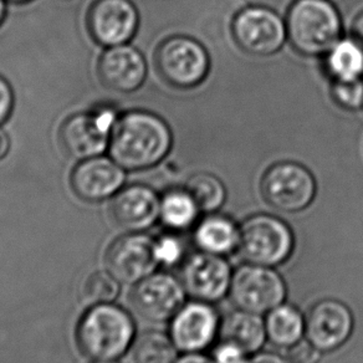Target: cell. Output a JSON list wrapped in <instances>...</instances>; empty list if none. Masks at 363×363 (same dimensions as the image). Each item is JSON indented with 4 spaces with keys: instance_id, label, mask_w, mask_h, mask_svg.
Wrapping results in <instances>:
<instances>
[{
    "instance_id": "cell-1",
    "label": "cell",
    "mask_w": 363,
    "mask_h": 363,
    "mask_svg": "<svg viewBox=\"0 0 363 363\" xmlns=\"http://www.w3.org/2000/svg\"><path fill=\"white\" fill-rule=\"evenodd\" d=\"M172 146L171 128L162 117L133 110L121 113L112 132L108 152L125 171H145L160 164Z\"/></svg>"
},
{
    "instance_id": "cell-2",
    "label": "cell",
    "mask_w": 363,
    "mask_h": 363,
    "mask_svg": "<svg viewBox=\"0 0 363 363\" xmlns=\"http://www.w3.org/2000/svg\"><path fill=\"white\" fill-rule=\"evenodd\" d=\"M136 325L125 308L113 303L92 305L76 328V343L92 361H116L133 346Z\"/></svg>"
},
{
    "instance_id": "cell-3",
    "label": "cell",
    "mask_w": 363,
    "mask_h": 363,
    "mask_svg": "<svg viewBox=\"0 0 363 363\" xmlns=\"http://www.w3.org/2000/svg\"><path fill=\"white\" fill-rule=\"evenodd\" d=\"M285 23L294 50L308 57L326 55L342 35V19L330 0H295Z\"/></svg>"
},
{
    "instance_id": "cell-4",
    "label": "cell",
    "mask_w": 363,
    "mask_h": 363,
    "mask_svg": "<svg viewBox=\"0 0 363 363\" xmlns=\"http://www.w3.org/2000/svg\"><path fill=\"white\" fill-rule=\"evenodd\" d=\"M121 113L112 104H99L89 111L66 118L59 133L67 156L84 161L108 150L112 132Z\"/></svg>"
},
{
    "instance_id": "cell-5",
    "label": "cell",
    "mask_w": 363,
    "mask_h": 363,
    "mask_svg": "<svg viewBox=\"0 0 363 363\" xmlns=\"http://www.w3.org/2000/svg\"><path fill=\"white\" fill-rule=\"evenodd\" d=\"M157 72L166 84L178 90H191L203 84L211 71L207 49L191 36L167 38L155 54Z\"/></svg>"
},
{
    "instance_id": "cell-6",
    "label": "cell",
    "mask_w": 363,
    "mask_h": 363,
    "mask_svg": "<svg viewBox=\"0 0 363 363\" xmlns=\"http://www.w3.org/2000/svg\"><path fill=\"white\" fill-rule=\"evenodd\" d=\"M295 238L291 228L272 214H255L240 227L238 250L245 262L275 267L293 254Z\"/></svg>"
},
{
    "instance_id": "cell-7",
    "label": "cell",
    "mask_w": 363,
    "mask_h": 363,
    "mask_svg": "<svg viewBox=\"0 0 363 363\" xmlns=\"http://www.w3.org/2000/svg\"><path fill=\"white\" fill-rule=\"evenodd\" d=\"M316 192L313 173L298 162H278L262 176V197L280 212H303L313 202Z\"/></svg>"
},
{
    "instance_id": "cell-8",
    "label": "cell",
    "mask_w": 363,
    "mask_h": 363,
    "mask_svg": "<svg viewBox=\"0 0 363 363\" xmlns=\"http://www.w3.org/2000/svg\"><path fill=\"white\" fill-rule=\"evenodd\" d=\"M283 277L274 267L247 262L233 272L229 296L239 310L264 315L285 303Z\"/></svg>"
},
{
    "instance_id": "cell-9",
    "label": "cell",
    "mask_w": 363,
    "mask_h": 363,
    "mask_svg": "<svg viewBox=\"0 0 363 363\" xmlns=\"http://www.w3.org/2000/svg\"><path fill=\"white\" fill-rule=\"evenodd\" d=\"M233 40L240 50L252 56H272L288 40L286 23L267 6L242 8L232 21Z\"/></svg>"
},
{
    "instance_id": "cell-10",
    "label": "cell",
    "mask_w": 363,
    "mask_h": 363,
    "mask_svg": "<svg viewBox=\"0 0 363 363\" xmlns=\"http://www.w3.org/2000/svg\"><path fill=\"white\" fill-rule=\"evenodd\" d=\"M182 281L167 272H153L135 284L131 305L141 318L151 323L172 320L186 303Z\"/></svg>"
},
{
    "instance_id": "cell-11",
    "label": "cell",
    "mask_w": 363,
    "mask_h": 363,
    "mask_svg": "<svg viewBox=\"0 0 363 363\" xmlns=\"http://www.w3.org/2000/svg\"><path fill=\"white\" fill-rule=\"evenodd\" d=\"M140 26V14L132 0H95L86 16L91 38L104 48L128 44Z\"/></svg>"
},
{
    "instance_id": "cell-12",
    "label": "cell",
    "mask_w": 363,
    "mask_h": 363,
    "mask_svg": "<svg viewBox=\"0 0 363 363\" xmlns=\"http://www.w3.org/2000/svg\"><path fill=\"white\" fill-rule=\"evenodd\" d=\"M105 262L108 272L123 284H137L156 272V239L143 233H128L107 249Z\"/></svg>"
},
{
    "instance_id": "cell-13",
    "label": "cell",
    "mask_w": 363,
    "mask_h": 363,
    "mask_svg": "<svg viewBox=\"0 0 363 363\" xmlns=\"http://www.w3.org/2000/svg\"><path fill=\"white\" fill-rule=\"evenodd\" d=\"M233 272L229 262L222 255L196 252L184 264L182 284L186 293L194 300L217 303L229 294Z\"/></svg>"
},
{
    "instance_id": "cell-14",
    "label": "cell",
    "mask_w": 363,
    "mask_h": 363,
    "mask_svg": "<svg viewBox=\"0 0 363 363\" xmlns=\"http://www.w3.org/2000/svg\"><path fill=\"white\" fill-rule=\"evenodd\" d=\"M219 330L220 320L212 303L193 300L172 318L169 336L182 352H202L214 342Z\"/></svg>"
},
{
    "instance_id": "cell-15",
    "label": "cell",
    "mask_w": 363,
    "mask_h": 363,
    "mask_svg": "<svg viewBox=\"0 0 363 363\" xmlns=\"http://www.w3.org/2000/svg\"><path fill=\"white\" fill-rule=\"evenodd\" d=\"M354 326L351 310L335 298H323L310 308L305 318V335L323 352H331L351 337Z\"/></svg>"
},
{
    "instance_id": "cell-16",
    "label": "cell",
    "mask_w": 363,
    "mask_h": 363,
    "mask_svg": "<svg viewBox=\"0 0 363 363\" xmlns=\"http://www.w3.org/2000/svg\"><path fill=\"white\" fill-rule=\"evenodd\" d=\"M126 173L111 157L97 156L80 161L71 172V188L81 201L99 203L116 194Z\"/></svg>"
},
{
    "instance_id": "cell-17",
    "label": "cell",
    "mask_w": 363,
    "mask_h": 363,
    "mask_svg": "<svg viewBox=\"0 0 363 363\" xmlns=\"http://www.w3.org/2000/svg\"><path fill=\"white\" fill-rule=\"evenodd\" d=\"M110 214L117 227L128 233H142L160 219L161 198L143 184L122 187L112 197Z\"/></svg>"
},
{
    "instance_id": "cell-18",
    "label": "cell",
    "mask_w": 363,
    "mask_h": 363,
    "mask_svg": "<svg viewBox=\"0 0 363 363\" xmlns=\"http://www.w3.org/2000/svg\"><path fill=\"white\" fill-rule=\"evenodd\" d=\"M97 72L108 90L130 94L146 81L147 62L141 51L130 44L106 48L97 64Z\"/></svg>"
},
{
    "instance_id": "cell-19",
    "label": "cell",
    "mask_w": 363,
    "mask_h": 363,
    "mask_svg": "<svg viewBox=\"0 0 363 363\" xmlns=\"http://www.w3.org/2000/svg\"><path fill=\"white\" fill-rule=\"evenodd\" d=\"M220 333L223 341L234 343L247 356L259 352L267 340L265 320L262 315L239 308L224 318Z\"/></svg>"
},
{
    "instance_id": "cell-20",
    "label": "cell",
    "mask_w": 363,
    "mask_h": 363,
    "mask_svg": "<svg viewBox=\"0 0 363 363\" xmlns=\"http://www.w3.org/2000/svg\"><path fill=\"white\" fill-rule=\"evenodd\" d=\"M240 228L230 218L208 214L194 232L196 244L202 252L225 257L239 247Z\"/></svg>"
},
{
    "instance_id": "cell-21",
    "label": "cell",
    "mask_w": 363,
    "mask_h": 363,
    "mask_svg": "<svg viewBox=\"0 0 363 363\" xmlns=\"http://www.w3.org/2000/svg\"><path fill=\"white\" fill-rule=\"evenodd\" d=\"M267 340L278 347L289 348L305 335V318L293 305L281 303L265 318Z\"/></svg>"
},
{
    "instance_id": "cell-22",
    "label": "cell",
    "mask_w": 363,
    "mask_h": 363,
    "mask_svg": "<svg viewBox=\"0 0 363 363\" xmlns=\"http://www.w3.org/2000/svg\"><path fill=\"white\" fill-rule=\"evenodd\" d=\"M323 57L333 81L363 79V45L354 38H341Z\"/></svg>"
},
{
    "instance_id": "cell-23",
    "label": "cell",
    "mask_w": 363,
    "mask_h": 363,
    "mask_svg": "<svg viewBox=\"0 0 363 363\" xmlns=\"http://www.w3.org/2000/svg\"><path fill=\"white\" fill-rule=\"evenodd\" d=\"M199 208L186 188L171 189L161 198V219L173 230H187L194 225L199 216Z\"/></svg>"
},
{
    "instance_id": "cell-24",
    "label": "cell",
    "mask_w": 363,
    "mask_h": 363,
    "mask_svg": "<svg viewBox=\"0 0 363 363\" xmlns=\"http://www.w3.org/2000/svg\"><path fill=\"white\" fill-rule=\"evenodd\" d=\"M186 189L197 203L201 212L213 214L224 206L227 188L217 176L208 172H199L188 179Z\"/></svg>"
},
{
    "instance_id": "cell-25",
    "label": "cell",
    "mask_w": 363,
    "mask_h": 363,
    "mask_svg": "<svg viewBox=\"0 0 363 363\" xmlns=\"http://www.w3.org/2000/svg\"><path fill=\"white\" fill-rule=\"evenodd\" d=\"M177 351L171 336L161 331H147L135 340L133 362L174 363Z\"/></svg>"
},
{
    "instance_id": "cell-26",
    "label": "cell",
    "mask_w": 363,
    "mask_h": 363,
    "mask_svg": "<svg viewBox=\"0 0 363 363\" xmlns=\"http://www.w3.org/2000/svg\"><path fill=\"white\" fill-rule=\"evenodd\" d=\"M120 290V281L111 272L99 270L86 279L82 286V296L86 303L91 305L111 303L116 300Z\"/></svg>"
},
{
    "instance_id": "cell-27",
    "label": "cell",
    "mask_w": 363,
    "mask_h": 363,
    "mask_svg": "<svg viewBox=\"0 0 363 363\" xmlns=\"http://www.w3.org/2000/svg\"><path fill=\"white\" fill-rule=\"evenodd\" d=\"M333 102L346 111H359L363 108V79L333 80L331 86Z\"/></svg>"
},
{
    "instance_id": "cell-28",
    "label": "cell",
    "mask_w": 363,
    "mask_h": 363,
    "mask_svg": "<svg viewBox=\"0 0 363 363\" xmlns=\"http://www.w3.org/2000/svg\"><path fill=\"white\" fill-rule=\"evenodd\" d=\"M157 259L160 265L173 267L181 262L184 255L183 244L174 235H163L156 239Z\"/></svg>"
},
{
    "instance_id": "cell-29",
    "label": "cell",
    "mask_w": 363,
    "mask_h": 363,
    "mask_svg": "<svg viewBox=\"0 0 363 363\" xmlns=\"http://www.w3.org/2000/svg\"><path fill=\"white\" fill-rule=\"evenodd\" d=\"M323 353L308 338H301L288 348L286 359L289 363H320L323 359Z\"/></svg>"
},
{
    "instance_id": "cell-30",
    "label": "cell",
    "mask_w": 363,
    "mask_h": 363,
    "mask_svg": "<svg viewBox=\"0 0 363 363\" xmlns=\"http://www.w3.org/2000/svg\"><path fill=\"white\" fill-rule=\"evenodd\" d=\"M247 354L234 343L223 341L214 351L213 359L216 363H247Z\"/></svg>"
},
{
    "instance_id": "cell-31",
    "label": "cell",
    "mask_w": 363,
    "mask_h": 363,
    "mask_svg": "<svg viewBox=\"0 0 363 363\" xmlns=\"http://www.w3.org/2000/svg\"><path fill=\"white\" fill-rule=\"evenodd\" d=\"M16 105V96L11 84L0 75V126L8 121Z\"/></svg>"
},
{
    "instance_id": "cell-32",
    "label": "cell",
    "mask_w": 363,
    "mask_h": 363,
    "mask_svg": "<svg viewBox=\"0 0 363 363\" xmlns=\"http://www.w3.org/2000/svg\"><path fill=\"white\" fill-rule=\"evenodd\" d=\"M247 363H289L286 358L279 356L277 353L257 352L252 354Z\"/></svg>"
},
{
    "instance_id": "cell-33",
    "label": "cell",
    "mask_w": 363,
    "mask_h": 363,
    "mask_svg": "<svg viewBox=\"0 0 363 363\" xmlns=\"http://www.w3.org/2000/svg\"><path fill=\"white\" fill-rule=\"evenodd\" d=\"M174 363H216V361L201 352H192L184 353L182 357L177 358Z\"/></svg>"
},
{
    "instance_id": "cell-34",
    "label": "cell",
    "mask_w": 363,
    "mask_h": 363,
    "mask_svg": "<svg viewBox=\"0 0 363 363\" xmlns=\"http://www.w3.org/2000/svg\"><path fill=\"white\" fill-rule=\"evenodd\" d=\"M11 138L1 127H0V162L3 161L11 151Z\"/></svg>"
},
{
    "instance_id": "cell-35",
    "label": "cell",
    "mask_w": 363,
    "mask_h": 363,
    "mask_svg": "<svg viewBox=\"0 0 363 363\" xmlns=\"http://www.w3.org/2000/svg\"><path fill=\"white\" fill-rule=\"evenodd\" d=\"M352 33L353 38L363 45V11L353 21Z\"/></svg>"
},
{
    "instance_id": "cell-36",
    "label": "cell",
    "mask_w": 363,
    "mask_h": 363,
    "mask_svg": "<svg viewBox=\"0 0 363 363\" xmlns=\"http://www.w3.org/2000/svg\"><path fill=\"white\" fill-rule=\"evenodd\" d=\"M6 18V0H0V26L4 23Z\"/></svg>"
},
{
    "instance_id": "cell-37",
    "label": "cell",
    "mask_w": 363,
    "mask_h": 363,
    "mask_svg": "<svg viewBox=\"0 0 363 363\" xmlns=\"http://www.w3.org/2000/svg\"><path fill=\"white\" fill-rule=\"evenodd\" d=\"M6 1H11V3H14V4H26V3H29L31 0H6Z\"/></svg>"
},
{
    "instance_id": "cell-38",
    "label": "cell",
    "mask_w": 363,
    "mask_h": 363,
    "mask_svg": "<svg viewBox=\"0 0 363 363\" xmlns=\"http://www.w3.org/2000/svg\"><path fill=\"white\" fill-rule=\"evenodd\" d=\"M92 363H118L116 361H92Z\"/></svg>"
}]
</instances>
